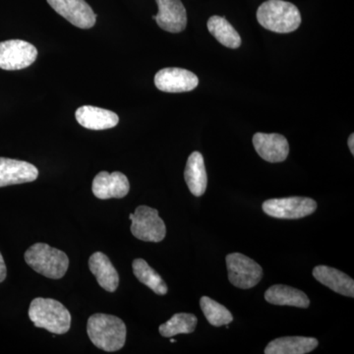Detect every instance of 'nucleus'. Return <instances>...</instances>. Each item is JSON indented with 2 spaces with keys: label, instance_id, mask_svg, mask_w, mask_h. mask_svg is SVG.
Masks as SVG:
<instances>
[{
  "label": "nucleus",
  "instance_id": "obj_16",
  "mask_svg": "<svg viewBox=\"0 0 354 354\" xmlns=\"http://www.w3.org/2000/svg\"><path fill=\"white\" fill-rule=\"evenodd\" d=\"M313 276L319 283L335 292L344 297H354V281L344 272L321 265L314 268Z\"/></svg>",
  "mask_w": 354,
  "mask_h": 354
},
{
  "label": "nucleus",
  "instance_id": "obj_6",
  "mask_svg": "<svg viewBox=\"0 0 354 354\" xmlns=\"http://www.w3.org/2000/svg\"><path fill=\"white\" fill-rule=\"evenodd\" d=\"M225 261L228 279L236 288L249 290L257 286L263 278L262 267L243 254H228Z\"/></svg>",
  "mask_w": 354,
  "mask_h": 354
},
{
  "label": "nucleus",
  "instance_id": "obj_11",
  "mask_svg": "<svg viewBox=\"0 0 354 354\" xmlns=\"http://www.w3.org/2000/svg\"><path fill=\"white\" fill-rule=\"evenodd\" d=\"M156 2L158 12L153 16V19L156 20L160 29L174 34L185 30L187 14L181 0H156Z\"/></svg>",
  "mask_w": 354,
  "mask_h": 354
},
{
  "label": "nucleus",
  "instance_id": "obj_10",
  "mask_svg": "<svg viewBox=\"0 0 354 354\" xmlns=\"http://www.w3.org/2000/svg\"><path fill=\"white\" fill-rule=\"evenodd\" d=\"M198 84L199 79L193 72L176 67L160 70L155 76L156 87L162 92H190Z\"/></svg>",
  "mask_w": 354,
  "mask_h": 354
},
{
  "label": "nucleus",
  "instance_id": "obj_13",
  "mask_svg": "<svg viewBox=\"0 0 354 354\" xmlns=\"http://www.w3.org/2000/svg\"><path fill=\"white\" fill-rule=\"evenodd\" d=\"M253 145L256 152L266 162H285L290 153L288 140L277 133H256L253 136Z\"/></svg>",
  "mask_w": 354,
  "mask_h": 354
},
{
  "label": "nucleus",
  "instance_id": "obj_21",
  "mask_svg": "<svg viewBox=\"0 0 354 354\" xmlns=\"http://www.w3.org/2000/svg\"><path fill=\"white\" fill-rule=\"evenodd\" d=\"M207 27L216 41L227 48H237L241 46V36L225 18L212 16L207 23Z\"/></svg>",
  "mask_w": 354,
  "mask_h": 354
},
{
  "label": "nucleus",
  "instance_id": "obj_27",
  "mask_svg": "<svg viewBox=\"0 0 354 354\" xmlns=\"http://www.w3.org/2000/svg\"><path fill=\"white\" fill-rule=\"evenodd\" d=\"M171 342H172V344H174V342H176V339H171Z\"/></svg>",
  "mask_w": 354,
  "mask_h": 354
},
{
  "label": "nucleus",
  "instance_id": "obj_4",
  "mask_svg": "<svg viewBox=\"0 0 354 354\" xmlns=\"http://www.w3.org/2000/svg\"><path fill=\"white\" fill-rule=\"evenodd\" d=\"M25 261L35 272L46 278H64L68 270L69 259L64 251L46 243H36L25 253Z\"/></svg>",
  "mask_w": 354,
  "mask_h": 354
},
{
  "label": "nucleus",
  "instance_id": "obj_20",
  "mask_svg": "<svg viewBox=\"0 0 354 354\" xmlns=\"http://www.w3.org/2000/svg\"><path fill=\"white\" fill-rule=\"evenodd\" d=\"M265 299L269 304L279 306L307 308L310 305L309 298L304 291L283 285H274L268 288L265 292Z\"/></svg>",
  "mask_w": 354,
  "mask_h": 354
},
{
  "label": "nucleus",
  "instance_id": "obj_24",
  "mask_svg": "<svg viewBox=\"0 0 354 354\" xmlns=\"http://www.w3.org/2000/svg\"><path fill=\"white\" fill-rule=\"evenodd\" d=\"M200 306L207 321L214 327L227 326L234 321V316L230 313V310L212 298L203 297L200 299Z\"/></svg>",
  "mask_w": 354,
  "mask_h": 354
},
{
  "label": "nucleus",
  "instance_id": "obj_26",
  "mask_svg": "<svg viewBox=\"0 0 354 354\" xmlns=\"http://www.w3.org/2000/svg\"><path fill=\"white\" fill-rule=\"evenodd\" d=\"M348 148L351 153L354 155V135L351 134L348 138Z\"/></svg>",
  "mask_w": 354,
  "mask_h": 354
},
{
  "label": "nucleus",
  "instance_id": "obj_15",
  "mask_svg": "<svg viewBox=\"0 0 354 354\" xmlns=\"http://www.w3.org/2000/svg\"><path fill=\"white\" fill-rule=\"evenodd\" d=\"M75 118L81 127L90 130L109 129L120 122L118 114L113 111L92 106H84L77 109Z\"/></svg>",
  "mask_w": 354,
  "mask_h": 354
},
{
  "label": "nucleus",
  "instance_id": "obj_19",
  "mask_svg": "<svg viewBox=\"0 0 354 354\" xmlns=\"http://www.w3.org/2000/svg\"><path fill=\"white\" fill-rule=\"evenodd\" d=\"M314 337H285L269 342L265 348L266 354H306L318 346Z\"/></svg>",
  "mask_w": 354,
  "mask_h": 354
},
{
  "label": "nucleus",
  "instance_id": "obj_9",
  "mask_svg": "<svg viewBox=\"0 0 354 354\" xmlns=\"http://www.w3.org/2000/svg\"><path fill=\"white\" fill-rule=\"evenodd\" d=\"M55 12L75 27L90 29L94 27L97 15L85 0H48Z\"/></svg>",
  "mask_w": 354,
  "mask_h": 354
},
{
  "label": "nucleus",
  "instance_id": "obj_8",
  "mask_svg": "<svg viewBox=\"0 0 354 354\" xmlns=\"http://www.w3.org/2000/svg\"><path fill=\"white\" fill-rule=\"evenodd\" d=\"M38 57L36 46L21 39L0 43V68L14 71L27 68Z\"/></svg>",
  "mask_w": 354,
  "mask_h": 354
},
{
  "label": "nucleus",
  "instance_id": "obj_22",
  "mask_svg": "<svg viewBox=\"0 0 354 354\" xmlns=\"http://www.w3.org/2000/svg\"><path fill=\"white\" fill-rule=\"evenodd\" d=\"M132 268L133 272H134L135 277L138 279L140 283L148 286L158 295H167V290H169L167 283H165L162 277L149 266L145 260L135 259L133 261Z\"/></svg>",
  "mask_w": 354,
  "mask_h": 354
},
{
  "label": "nucleus",
  "instance_id": "obj_14",
  "mask_svg": "<svg viewBox=\"0 0 354 354\" xmlns=\"http://www.w3.org/2000/svg\"><path fill=\"white\" fill-rule=\"evenodd\" d=\"M38 176V169L30 162L0 158V187L32 183Z\"/></svg>",
  "mask_w": 354,
  "mask_h": 354
},
{
  "label": "nucleus",
  "instance_id": "obj_25",
  "mask_svg": "<svg viewBox=\"0 0 354 354\" xmlns=\"http://www.w3.org/2000/svg\"><path fill=\"white\" fill-rule=\"evenodd\" d=\"M7 276V269L6 262H4L3 257H2L1 253H0V283L4 281Z\"/></svg>",
  "mask_w": 354,
  "mask_h": 354
},
{
  "label": "nucleus",
  "instance_id": "obj_1",
  "mask_svg": "<svg viewBox=\"0 0 354 354\" xmlns=\"http://www.w3.org/2000/svg\"><path fill=\"white\" fill-rule=\"evenodd\" d=\"M87 333L91 342L102 351L114 353L124 346L127 326L118 317L97 313L88 318Z\"/></svg>",
  "mask_w": 354,
  "mask_h": 354
},
{
  "label": "nucleus",
  "instance_id": "obj_2",
  "mask_svg": "<svg viewBox=\"0 0 354 354\" xmlns=\"http://www.w3.org/2000/svg\"><path fill=\"white\" fill-rule=\"evenodd\" d=\"M262 27L279 34L295 32L301 24V14L297 6L283 0H267L257 10Z\"/></svg>",
  "mask_w": 354,
  "mask_h": 354
},
{
  "label": "nucleus",
  "instance_id": "obj_12",
  "mask_svg": "<svg viewBox=\"0 0 354 354\" xmlns=\"http://www.w3.org/2000/svg\"><path fill=\"white\" fill-rule=\"evenodd\" d=\"M93 193L101 200L123 198L130 190L129 180L122 172L101 171L95 176L92 185Z\"/></svg>",
  "mask_w": 354,
  "mask_h": 354
},
{
  "label": "nucleus",
  "instance_id": "obj_17",
  "mask_svg": "<svg viewBox=\"0 0 354 354\" xmlns=\"http://www.w3.org/2000/svg\"><path fill=\"white\" fill-rule=\"evenodd\" d=\"M88 268L101 288L114 292L120 283V276L106 254L95 252L88 259Z\"/></svg>",
  "mask_w": 354,
  "mask_h": 354
},
{
  "label": "nucleus",
  "instance_id": "obj_5",
  "mask_svg": "<svg viewBox=\"0 0 354 354\" xmlns=\"http://www.w3.org/2000/svg\"><path fill=\"white\" fill-rule=\"evenodd\" d=\"M132 221L131 232L139 241L160 242L167 234L164 221L158 216V209L148 206H139L129 216Z\"/></svg>",
  "mask_w": 354,
  "mask_h": 354
},
{
  "label": "nucleus",
  "instance_id": "obj_23",
  "mask_svg": "<svg viewBox=\"0 0 354 354\" xmlns=\"http://www.w3.org/2000/svg\"><path fill=\"white\" fill-rule=\"evenodd\" d=\"M197 317L190 313H177L167 323L158 328V332L165 337H172L176 335L191 334L196 329Z\"/></svg>",
  "mask_w": 354,
  "mask_h": 354
},
{
  "label": "nucleus",
  "instance_id": "obj_7",
  "mask_svg": "<svg viewBox=\"0 0 354 354\" xmlns=\"http://www.w3.org/2000/svg\"><path fill=\"white\" fill-rule=\"evenodd\" d=\"M262 208L272 218L297 220L313 214L317 203L307 197L279 198L267 200L263 203Z\"/></svg>",
  "mask_w": 354,
  "mask_h": 354
},
{
  "label": "nucleus",
  "instance_id": "obj_18",
  "mask_svg": "<svg viewBox=\"0 0 354 354\" xmlns=\"http://www.w3.org/2000/svg\"><path fill=\"white\" fill-rule=\"evenodd\" d=\"M184 178L190 192L194 196L201 197L206 192L208 176H207L204 158L201 153H191L184 171Z\"/></svg>",
  "mask_w": 354,
  "mask_h": 354
},
{
  "label": "nucleus",
  "instance_id": "obj_3",
  "mask_svg": "<svg viewBox=\"0 0 354 354\" xmlns=\"http://www.w3.org/2000/svg\"><path fill=\"white\" fill-rule=\"evenodd\" d=\"M30 320L37 328L64 335L71 327V315L64 304L51 298H35L29 308Z\"/></svg>",
  "mask_w": 354,
  "mask_h": 354
}]
</instances>
